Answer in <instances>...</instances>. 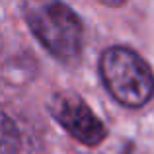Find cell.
Wrapping results in <instances>:
<instances>
[{
  "label": "cell",
  "instance_id": "1",
  "mask_svg": "<svg viewBox=\"0 0 154 154\" xmlns=\"http://www.w3.org/2000/svg\"><path fill=\"white\" fill-rule=\"evenodd\" d=\"M22 14L31 33L60 63H74L82 55L84 26L68 4L57 0L23 2Z\"/></svg>",
  "mask_w": 154,
  "mask_h": 154
},
{
  "label": "cell",
  "instance_id": "2",
  "mask_svg": "<svg viewBox=\"0 0 154 154\" xmlns=\"http://www.w3.org/2000/svg\"><path fill=\"white\" fill-rule=\"evenodd\" d=\"M100 76L105 90L125 107L139 109L154 96V72L150 64L133 49L109 47L100 59Z\"/></svg>",
  "mask_w": 154,
  "mask_h": 154
},
{
  "label": "cell",
  "instance_id": "3",
  "mask_svg": "<svg viewBox=\"0 0 154 154\" xmlns=\"http://www.w3.org/2000/svg\"><path fill=\"white\" fill-rule=\"evenodd\" d=\"M49 111L72 139L86 146H96L107 137L103 121L76 94H55L49 100Z\"/></svg>",
  "mask_w": 154,
  "mask_h": 154
},
{
  "label": "cell",
  "instance_id": "4",
  "mask_svg": "<svg viewBox=\"0 0 154 154\" xmlns=\"http://www.w3.org/2000/svg\"><path fill=\"white\" fill-rule=\"evenodd\" d=\"M20 150V133L14 121L8 115L2 119V154H18Z\"/></svg>",
  "mask_w": 154,
  "mask_h": 154
}]
</instances>
